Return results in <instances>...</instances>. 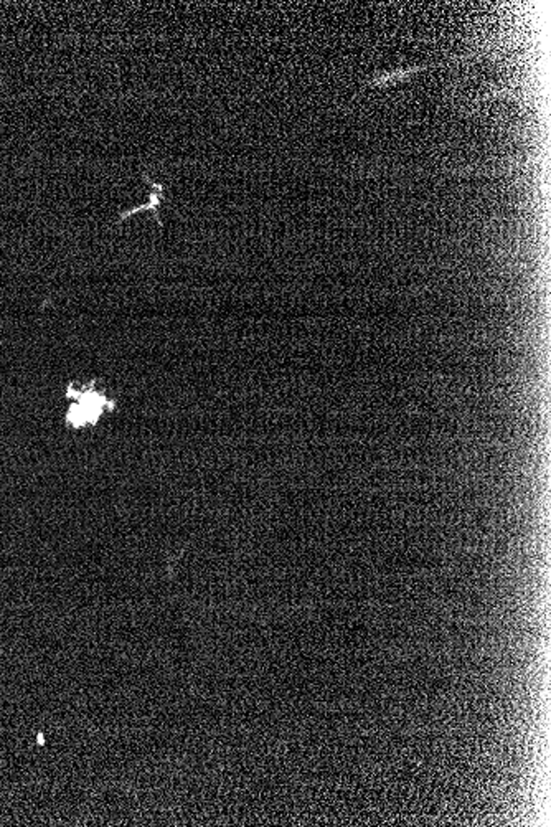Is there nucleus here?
<instances>
[{
    "instance_id": "obj_1",
    "label": "nucleus",
    "mask_w": 551,
    "mask_h": 827,
    "mask_svg": "<svg viewBox=\"0 0 551 827\" xmlns=\"http://www.w3.org/2000/svg\"><path fill=\"white\" fill-rule=\"evenodd\" d=\"M145 180L150 184V187H152L150 193H149V198H147V203H144V205H141V207H134V208H129V210L122 212L121 215H119V220L121 222L126 220V218L132 217V215H136V213L144 212V210L145 212H154L155 215H159V208H160V205H162V202H164V187L160 184H152L149 179H145Z\"/></svg>"
}]
</instances>
